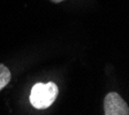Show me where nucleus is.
I'll use <instances>...</instances> for the list:
<instances>
[{
    "mask_svg": "<svg viewBox=\"0 0 129 115\" xmlns=\"http://www.w3.org/2000/svg\"><path fill=\"white\" fill-rule=\"evenodd\" d=\"M58 92V86L53 82L37 83L30 92V104L37 109H46L56 99Z\"/></svg>",
    "mask_w": 129,
    "mask_h": 115,
    "instance_id": "nucleus-1",
    "label": "nucleus"
},
{
    "mask_svg": "<svg viewBox=\"0 0 129 115\" xmlns=\"http://www.w3.org/2000/svg\"><path fill=\"white\" fill-rule=\"evenodd\" d=\"M105 115H128L129 107L116 92H110L104 100Z\"/></svg>",
    "mask_w": 129,
    "mask_h": 115,
    "instance_id": "nucleus-2",
    "label": "nucleus"
},
{
    "mask_svg": "<svg viewBox=\"0 0 129 115\" xmlns=\"http://www.w3.org/2000/svg\"><path fill=\"white\" fill-rule=\"evenodd\" d=\"M11 71L6 67L5 64L0 63V91L5 88L6 85H8V83L11 82Z\"/></svg>",
    "mask_w": 129,
    "mask_h": 115,
    "instance_id": "nucleus-3",
    "label": "nucleus"
},
{
    "mask_svg": "<svg viewBox=\"0 0 129 115\" xmlns=\"http://www.w3.org/2000/svg\"><path fill=\"white\" fill-rule=\"evenodd\" d=\"M51 1H53V3H56V4H59V3H62V1H64V0H51Z\"/></svg>",
    "mask_w": 129,
    "mask_h": 115,
    "instance_id": "nucleus-4",
    "label": "nucleus"
}]
</instances>
